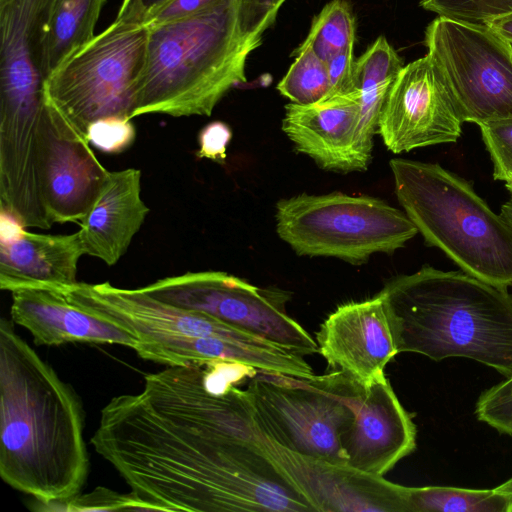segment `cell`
<instances>
[{
	"label": "cell",
	"instance_id": "6da1fadb",
	"mask_svg": "<svg viewBox=\"0 0 512 512\" xmlns=\"http://www.w3.org/2000/svg\"><path fill=\"white\" fill-rule=\"evenodd\" d=\"M204 372L168 366L113 397L95 451L156 511H314L257 443L247 391L212 393Z\"/></svg>",
	"mask_w": 512,
	"mask_h": 512
},
{
	"label": "cell",
	"instance_id": "7a4b0ae2",
	"mask_svg": "<svg viewBox=\"0 0 512 512\" xmlns=\"http://www.w3.org/2000/svg\"><path fill=\"white\" fill-rule=\"evenodd\" d=\"M78 395L15 331L0 321V475L41 505L79 494L89 473Z\"/></svg>",
	"mask_w": 512,
	"mask_h": 512
},
{
	"label": "cell",
	"instance_id": "3957f363",
	"mask_svg": "<svg viewBox=\"0 0 512 512\" xmlns=\"http://www.w3.org/2000/svg\"><path fill=\"white\" fill-rule=\"evenodd\" d=\"M386 303L398 353L461 357L512 376V294L462 270L430 265L390 279Z\"/></svg>",
	"mask_w": 512,
	"mask_h": 512
},
{
	"label": "cell",
	"instance_id": "277c9868",
	"mask_svg": "<svg viewBox=\"0 0 512 512\" xmlns=\"http://www.w3.org/2000/svg\"><path fill=\"white\" fill-rule=\"evenodd\" d=\"M147 27L131 118L210 116L231 88L246 82L248 55L259 46L239 35L236 0Z\"/></svg>",
	"mask_w": 512,
	"mask_h": 512
},
{
	"label": "cell",
	"instance_id": "5b68a950",
	"mask_svg": "<svg viewBox=\"0 0 512 512\" xmlns=\"http://www.w3.org/2000/svg\"><path fill=\"white\" fill-rule=\"evenodd\" d=\"M59 293L132 333L138 341L135 351L145 360L167 366L233 361L265 372L275 371L280 364L279 349L272 342L208 315L165 303L141 288L77 282Z\"/></svg>",
	"mask_w": 512,
	"mask_h": 512
},
{
	"label": "cell",
	"instance_id": "8992f818",
	"mask_svg": "<svg viewBox=\"0 0 512 512\" xmlns=\"http://www.w3.org/2000/svg\"><path fill=\"white\" fill-rule=\"evenodd\" d=\"M389 164L397 199L428 245L480 280L512 286V228L467 180L438 164Z\"/></svg>",
	"mask_w": 512,
	"mask_h": 512
},
{
	"label": "cell",
	"instance_id": "52a82bcc",
	"mask_svg": "<svg viewBox=\"0 0 512 512\" xmlns=\"http://www.w3.org/2000/svg\"><path fill=\"white\" fill-rule=\"evenodd\" d=\"M148 39L146 25L114 21L72 53L44 83L47 114L56 132L86 142L96 120L131 118Z\"/></svg>",
	"mask_w": 512,
	"mask_h": 512
},
{
	"label": "cell",
	"instance_id": "ba28073f",
	"mask_svg": "<svg viewBox=\"0 0 512 512\" xmlns=\"http://www.w3.org/2000/svg\"><path fill=\"white\" fill-rule=\"evenodd\" d=\"M275 219L278 236L298 255L354 265L393 253L418 233L406 213L384 200L341 192L281 199Z\"/></svg>",
	"mask_w": 512,
	"mask_h": 512
},
{
	"label": "cell",
	"instance_id": "9c48e42d",
	"mask_svg": "<svg viewBox=\"0 0 512 512\" xmlns=\"http://www.w3.org/2000/svg\"><path fill=\"white\" fill-rule=\"evenodd\" d=\"M354 384L336 370L313 379L258 371L246 391L265 435L297 453L347 465L342 437L354 420Z\"/></svg>",
	"mask_w": 512,
	"mask_h": 512
},
{
	"label": "cell",
	"instance_id": "30bf717a",
	"mask_svg": "<svg viewBox=\"0 0 512 512\" xmlns=\"http://www.w3.org/2000/svg\"><path fill=\"white\" fill-rule=\"evenodd\" d=\"M427 54L464 122L512 119V44L484 23L438 16L426 28Z\"/></svg>",
	"mask_w": 512,
	"mask_h": 512
},
{
	"label": "cell",
	"instance_id": "8fae6325",
	"mask_svg": "<svg viewBox=\"0 0 512 512\" xmlns=\"http://www.w3.org/2000/svg\"><path fill=\"white\" fill-rule=\"evenodd\" d=\"M171 305L202 313L302 356L318 353L316 340L285 310L284 291L262 289L221 271L187 272L144 287Z\"/></svg>",
	"mask_w": 512,
	"mask_h": 512
},
{
	"label": "cell",
	"instance_id": "7c38bea8",
	"mask_svg": "<svg viewBox=\"0 0 512 512\" xmlns=\"http://www.w3.org/2000/svg\"><path fill=\"white\" fill-rule=\"evenodd\" d=\"M462 114L445 80L426 54L405 65L384 101L378 134L395 154L456 142Z\"/></svg>",
	"mask_w": 512,
	"mask_h": 512
},
{
	"label": "cell",
	"instance_id": "4fadbf2b",
	"mask_svg": "<svg viewBox=\"0 0 512 512\" xmlns=\"http://www.w3.org/2000/svg\"><path fill=\"white\" fill-rule=\"evenodd\" d=\"M257 443L316 512H405V486L276 443L257 426Z\"/></svg>",
	"mask_w": 512,
	"mask_h": 512
},
{
	"label": "cell",
	"instance_id": "5bb4252c",
	"mask_svg": "<svg viewBox=\"0 0 512 512\" xmlns=\"http://www.w3.org/2000/svg\"><path fill=\"white\" fill-rule=\"evenodd\" d=\"M318 353L329 367L368 388L386 378L398 354L383 296L339 305L316 333Z\"/></svg>",
	"mask_w": 512,
	"mask_h": 512
},
{
	"label": "cell",
	"instance_id": "9a60e30c",
	"mask_svg": "<svg viewBox=\"0 0 512 512\" xmlns=\"http://www.w3.org/2000/svg\"><path fill=\"white\" fill-rule=\"evenodd\" d=\"M354 420L342 437L347 465L383 476L416 448V426L385 378L368 388L355 382Z\"/></svg>",
	"mask_w": 512,
	"mask_h": 512
},
{
	"label": "cell",
	"instance_id": "2e32d148",
	"mask_svg": "<svg viewBox=\"0 0 512 512\" xmlns=\"http://www.w3.org/2000/svg\"><path fill=\"white\" fill-rule=\"evenodd\" d=\"M108 173L89 143L61 137L46 114L40 184L45 211L52 225L80 223L97 199Z\"/></svg>",
	"mask_w": 512,
	"mask_h": 512
},
{
	"label": "cell",
	"instance_id": "e0dca14e",
	"mask_svg": "<svg viewBox=\"0 0 512 512\" xmlns=\"http://www.w3.org/2000/svg\"><path fill=\"white\" fill-rule=\"evenodd\" d=\"M360 92L333 95L310 105L285 106L282 130L299 152L320 168L359 172L367 167L356 149Z\"/></svg>",
	"mask_w": 512,
	"mask_h": 512
},
{
	"label": "cell",
	"instance_id": "ac0fdd59",
	"mask_svg": "<svg viewBox=\"0 0 512 512\" xmlns=\"http://www.w3.org/2000/svg\"><path fill=\"white\" fill-rule=\"evenodd\" d=\"M0 288H40L56 292L77 283V267L85 255L78 231L66 235L26 231L1 212Z\"/></svg>",
	"mask_w": 512,
	"mask_h": 512
},
{
	"label": "cell",
	"instance_id": "d6986e66",
	"mask_svg": "<svg viewBox=\"0 0 512 512\" xmlns=\"http://www.w3.org/2000/svg\"><path fill=\"white\" fill-rule=\"evenodd\" d=\"M11 294L12 321L29 331L37 345L86 342L122 345L133 350L137 347L132 333L74 305L59 292L25 288Z\"/></svg>",
	"mask_w": 512,
	"mask_h": 512
},
{
	"label": "cell",
	"instance_id": "ffe728a7",
	"mask_svg": "<svg viewBox=\"0 0 512 512\" xmlns=\"http://www.w3.org/2000/svg\"><path fill=\"white\" fill-rule=\"evenodd\" d=\"M149 208L141 198V172L127 168L108 173L78 230L85 255L111 266L127 252Z\"/></svg>",
	"mask_w": 512,
	"mask_h": 512
},
{
	"label": "cell",
	"instance_id": "44dd1931",
	"mask_svg": "<svg viewBox=\"0 0 512 512\" xmlns=\"http://www.w3.org/2000/svg\"><path fill=\"white\" fill-rule=\"evenodd\" d=\"M106 0H54L44 40L46 79L72 53L89 42Z\"/></svg>",
	"mask_w": 512,
	"mask_h": 512
},
{
	"label": "cell",
	"instance_id": "7402d4cb",
	"mask_svg": "<svg viewBox=\"0 0 512 512\" xmlns=\"http://www.w3.org/2000/svg\"><path fill=\"white\" fill-rule=\"evenodd\" d=\"M405 512H511L512 494L502 484L492 489L452 486L407 487Z\"/></svg>",
	"mask_w": 512,
	"mask_h": 512
},
{
	"label": "cell",
	"instance_id": "603a6c76",
	"mask_svg": "<svg viewBox=\"0 0 512 512\" xmlns=\"http://www.w3.org/2000/svg\"><path fill=\"white\" fill-rule=\"evenodd\" d=\"M354 41L355 18L348 2L332 0L315 17L307 38L300 46L311 49L326 62L353 47Z\"/></svg>",
	"mask_w": 512,
	"mask_h": 512
},
{
	"label": "cell",
	"instance_id": "cb8c5ba5",
	"mask_svg": "<svg viewBox=\"0 0 512 512\" xmlns=\"http://www.w3.org/2000/svg\"><path fill=\"white\" fill-rule=\"evenodd\" d=\"M292 103L310 105L329 97L331 86L326 62L311 49L299 46L296 57L277 85Z\"/></svg>",
	"mask_w": 512,
	"mask_h": 512
},
{
	"label": "cell",
	"instance_id": "d4e9b609",
	"mask_svg": "<svg viewBox=\"0 0 512 512\" xmlns=\"http://www.w3.org/2000/svg\"><path fill=\"white\" fill-rule=\"evenodd\" d=\"M404 67L403 61L384 36H379L354 62V83L358 91L391 85Z\"/></svg>",
	"mask_w": 512,
	"mask_h": 512
},
{
	"label": "cell",
	"instance_id": "484cf974",
	"mask_svg": "<svg viewBox=\"0 0 512 512\" xmlns=\"http://www.w3.org/2000/svg\"><path fill=\"white\" fill-rule=\"evenodd\" d=\"M420 5L438 16L473 23L512 13V0H420Z\"/></svg>",
	"mask_w": 512,
	"mask_h": 512
},
{
	"label": "cell",
	"instance_id": "4316f807",
	"mask_svg": "<svg viewBox=\"0 0 512 512\" xmlns=\"http://www.w3.org/2000/svg\"><path fill=\"white\" fill-rule=\"evenodd\" d=\"M476 418L500 434L512 436V376L485 389L475 404Z\"/></svg>",
	"mask_w": 512,
	"mask_h": 512
},
{
	"label": "cell",
	"instance_id": "83f0119b",
	"mask_svg": "<svg viewBox=\"0 0 512 512\" xmlns=\"http://www.w3.org/2000/svg\"><path fill=\"white\" fill-rule=\"evenodd\" d=\"M483 142L493 163L495 180L512 177V119L478 124Z\"/></svg>",
	"mask_w": 512,
	"mask_h": 512
},
{
	"label": "cell",
	"instance_id": "f1b7e54d",
	"mask_svg": "<svg viewBox=\"0 0 512 512\" xmlns=\"http://www.w3.org/2000/svg\"><path fill=\"white\" fill-rule=\"evenodd\" d=\"M136 129L131 119L111 116L94 121L88 128L87 141L99 151L119 154L132 146Z\"/></svg>",
	"mask_w": 512,
	"mask_h": 512
},
{
	"label": "cell",
	"instance_id": "f546056e",
	"mask_svg": "<svg viewBox=\"0 0 512 512\" xmlns=\"http://www.w3.org/2000/svg\"><path fill=\"white\" fill-rule=\"evenodd\" d=\"M286 0H236L237 28L240 37L260 45L265 30L274 22Z\"/></svg>",
	"mask_w": 512,
	"mask_h": 512
},
{
	"label": "cell",
	"instance_id": "4dcf8cb0",
	"mask_svg": "<svg viewBox=\"0 0 512 512\" xmlns=\"http://www.w3.org/2000/svg\"><path fill=\"white\" fill-rule=\"evenodd\" d=\"M59 510L65 511H116V510H154L145 501L132 492L118 494L106 488L95 489L90 494H79L63 503Z\"/></svg>",
	"mask_w": 512,
	"mask_h": 512
},
{
	"label": "cell",
	"instance_id": "1f68e13d",
	"mask_svg": "<svg viewBox=\"0 0 512 512\" xmlns=\"http://www.w3.org/2000/svg\"><path fill=\"white\" fill-rule=\"evenodd\" d=\"M232 139L230 126L223 121H213L205 125L198 134L199 149L196 156L219 163L226 159L227 147Z\"/></svg>",
	"mask_w": 512,
	"mask_h": 512
},
{
	"label": "cell",
	"instance_id": "d6a6232c",
	"mask_svg": "<svg viewBox=\"0 0 512 512\" xmlns=\"http://www.w3.org/2000/svg\"><path fill=\"white\" fill-rule=\"evenodd\" d=\"M330 80V96L357 91L354 83L353 47L347 48L326 61Z\"/></svg>",
	"mask_w": 512,
	"mask_h": 512
},
{
	"label": "cell",
	"instance_id": "836d02e7",
	"mask_svg": "<svg viewBox=\"0 0 512 512\" xmlns=\"http://www.w3.org/2000/svg\"><path fill=\"white\" fill-rule=\"evenodd\" d=\"M225 1L226 0H171L150 18L146 26L191 17L212 9Z\"/></svg>",
	"mask_w": 512,
	"mask_h": 512
},
{
	"label": "cell",
	"instance_id": "e575fe53",
	"mask_svg": "<svg viewBox=\"0 0 512 512\" xmlns=\"http://www.w3.org/2000/svg\"><path fill=\"white\" fill-rule=\"evenodd\" d=\"M171 0H123L114 21L129 25H146L150 18Z\"/></svg>",
	"mask_w": 512,
	"mask_h": 512
},
{
	"label": "cell",
	"instance_id": "d590c367",
	"mask_svg": "<svg viewBox=\"0 0 512 512\" xmlns=\"http://www.w3.org/2000/svg\"><path fill=\"white\" fill-rule=\"evenodd\" d=\"M484 24L512 44V13L490 19Z\"/></svg>",
	"mask_w": 512,
	"mask_h": 512
},
{
	"label": "cell",
	"instance_id": "8d00e7d4",
	"mask_svg": "<svg viewBox=\"0 0 512 512\" xmlns=\"http://www.w3.org/2000/svg\"><path fill=\"white\" fill-rule=\"evenodd\" d=\"M500 215L512 228V199L501 206Z\"/></svg>",
	"mask_w": 512,
	"mask_h": 512
},
{
	"label": "cell",
	"instance_id": "74e56055",
	"mask_svg": "<svg viewBox=\"0 0 512 512\" xmlns=\"http://www.w3.org/2000/svg\"><path fill=\"white\" fill-rule=\"evenodd\" d=\"M505 187L512 195V177L505 181Z\"/></svg>",
	"mask_w": 512,
	"mask_h": 512
},
{
	"label": "cell",
	"instance_id": "f35d334b",
	"mask_svg": "<svg viewBox=\"0 0 512 512\" xmlns=\"http://www.w3.org/2000/svg\"><path fill=\"white\" fill-rule=\"evenodd\" d=\"M508 490L512 493V477L504 482Z\"/></svg>",
	"mask_w": 512,
	"mask_h": 512
}]
</instances>
